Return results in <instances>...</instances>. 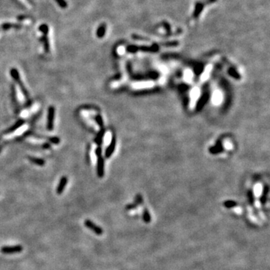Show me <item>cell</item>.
Listing matches in <instances>:
<instances>
[{
  "instance_id": "cell-1",
  "label": "cell",
  "mask_w": 270,
  "mask_h": 270,
  "mask_svg": "<svg viewBox=\"0 0 270 270\" xmlns=\"http://www.w3.org/2000/svg\"><path fill=\"white\" fill-rule=\"evenodd\" d=\"M10 74L12 75V77L14 78V80L16 81V83L19 85L20 86V90H21L23 94L24 95V96L26 97V98H29V94H28V92L26 91V89L25 88V86H23V84L22 83L21 80H20V74L18 72V71L16 69H12L10 71Z\"/></svg>"
},
{
  "instance_id": "cell-2",
  "label": "cell",
  "mask_w": 270,
  "mask_h": 270,
  "mask_svg": "<svg viewBox=\"0 0 270 270\" xmlns=\"http://www.w3.org/2000/svg\"><path fill=\"white\" fill-rule=\"evenodd\" d=\"M55 108L50 106L47 110V130L53 131L54 128V119H55Z\"/></svg>"
},
{
  "instance_id": "cell-3",
  "label": "cell",
  "mask_w": 270,
  "mask_h": 270,
  "mask_svg": "<svg viewBox=\"0 0 270 270\" xmlns=\"http://www.w3.org/2000/svg\"><path fill=\"white\" fill-rule=\"evenodd\" d=\"M23 249V246L20 245L14 246H3L1 248V252L4 254H14L21 252Z\"/></svg>"
},
{
  "instance_id": "cell-4",
  "label": "cell",
  "mask_w": 270,
  "mask_h": 270,
  "mask_svg": "<svg viewBox=\"0 0 270 270\" xmlns=\"http://www.w3.org/2000/svg\"><path fill=\"white\" fill-rule=\"evenodd\" d=\"M84 225L86 227L88 228V229L91 230L92 231H93L96 235H98V236H101L104 233V230H103L102 228L101 227H99L98 225H95V224L92 221L89 219H86V221H84Z\"/></svg>"
},
{
  "instance_id": "cell-5",
  "label": "cell",
  "mask_w": 270,
  "mask_h": 270,
  "mask_svg": "<svg viewBox=\"0 0 270 270\" xmlns=\"http://www.w3.org/2000/svg\"><path fill=\"white\" fill-rule=\"evenodd\" d=\"M216 0H204L203 3L201 2H197V5H196V8L195 11H194V17H196L199 16V14H200V12L202 11L203 8L205 5L206 4H209V3H212V2H215Z\"/></svg>"
},
{
  "instance_id": "cell-6",
  "label": "cell",
  "mask_w": 270,
  "mask_h": 270,
  "mask_svg": "<svg viewBox=\"0 0 270 270\" xmlns=\"http://www.w3.org/2000/svg\"><path fill=\"white\" fill-rule=\"evenodd\" d=\"M97 172L99 177H102L104 176V160H103L101 155H98V160H97Z\"/></svg>"
},
{
  "instance_id": "cell-7",
  "label": "cell",
  "mask_w": 270,
  "mask_h": 270,
  "mask_svg": "<svg viewBox=\"0 0 270 270\" xmlns=\"http://www.w3.org/2000/svg\"><path fill=\"white\" fill-rule=\"evenodd\" d=\"M67 183H68V178L66 176H62V178L60 179V181H59V184H58V186H57L56 188V193L58 194H62V192H63L64 189H65V186H66Z\"/></svg>"
},
{
  "instance_id": "cell-8",
  "label": "cell",
  "mask_w": 270,
  "mask_h": 270,
  "mask_svg": "<svg viewBox=\"0 0 270 270\" xmlns=\"http://www.w3.org/2000/svg\"><path fill=\"white\" fill-rule=\"evenodd\" d=\"M24 123H25V121L23 120V119H20V120H18L17 122L16 123H15L14 125L13 126H12V127H11L10 129H8V130H7L6 131H5V133H6V134L12 133V132H14V131L17 130V129H19V128L21 127L22 125H23Z\"/></svg>"
},
{
  "instance_id": "cell-9",
  "label": "cell",
  "mask_w": 270,
  "mask_h": 270,
  "mask_svg": "<svg viewBox=\"0 0 270 270\" xmlns=\"http://www.w3.org/2000/svg\"><path fill=\"white\" fill-rule=\"evenodd\" d=\"M28 158L32 163L36 165H38V166H44L45 165V161L44 159H41V158H34V157H29Z\"/></svg>"
},
{
  "instance_id": "cell-10",
  "label": "cell",
  "mask_w": 270,
  "mask_h": 270,
  "mask_svg": "<svg viewBox=\"0 0 270 270\" xmlns=\"http://www.w3.org/2000/svg\"><path fill=\"white\" fill-rule=\"evenodd\" d=\"M105 32H106V24L105 23H103V24L100 25L99 27L98 28L96 34H97L98 38H103L104 36Z\"/></svg>"
},
{
  "instance_id": "cell-11",
  "label": "cell",
  "mask_w": 270,
  "mask_h": 270,
  "mask_svg": "<svg viewBox=\"0 0 270 270\" xmlns=\"http://www.w3.org/2000/svg\"><path fill=\"white\" fill-rule=\"evenodd\" d=\"M41 41L43 43V45L44 47V51L47 53H48L50 51V43H49V38L47 37V35H43L41 37Z\"/></svg>"
},
{
  "instance_id": "cell-12",
  "label": "cell",
  "mask_w": 270,
  "mask_h": 270,
  "mask_svg": "<svg viewBox=\"0 0 270 270\" xmlns=\"http://www.w3.org/2000/svg\"><path fill=\"white\" fill-rule=\"evenodd\" d=\"M143 220L144 221V222L147 224L150 223V221H151L152 218H151V215H150V213L149 212L148 209L147 208H145L143 209Z\"/></svg>"
},
{
  "instance_id": "cell-13",
  "label": "cell",
  "mask_w": 270,
  "mask_h": 270,
  "mask_svg": "<svg viewBox=\"0 0 270 270\" xmlns=\"http://www.w3.org/2000/svg\"><path fill=\"white\" fill-rule=\"evenodd\" d=\"M114 147H115V141L113 140L110 143V145L108 147V148L106 150V157H107V158H109V157L110 156L111 154H112L114 150Z\"/></svg>"
},
{
  "instance_id": "cell-14",
  "label": "cell",
  "mask_w": 270,
  "mask_h": 270,
  "mask_svg": "<svg viewBox=\"0 0 270 270\" xmlns=\"http://www.w3.org/2000/svg\"><path fill=\"white\" fill-rule=\"evenodd\" d=\"M39 31L42 33L43 35H47L48 33H49V26H47V24H45V23L41 24L39 26Z\"/></svg>"
},
{
  "instance_id": "cell-15",
  "label": "cell",
  "mask_w": 270,
  "mask_h": 270,
  "mask_svg": "<svg viewBox=\"0 0 270 270\" xmlns=\"http://www.w3.org/2000/svg\"><path fill=\"white\" fill-rule=\"evenodd\" d=\"M14 27L19 28V27H20V26L14 24V23H4V24L2 26V28L4 30H8V29H10V28H14Z\"/></svg>"
},
{
  "instance_id": "cell-16",
  "label": "cell",
  "mask_w": 270,
  "mask_h": 270,
  "mask_svg": "<svg viewBox=\"0 0 270 270\" xmlns=\"http://www.w3.org/2000/svg\"><path fill=\"white\" fill-rule=\"evenodd\" d=\"M56 2L58 4L59 7L62 9H65V8H67L68 7V3L65 0H55Z\"/></svg>"
},
{
  "instance_id": "cell-17",
  "label": "cell",
  "mask_w": 270,
  "mask_h": 270,
  "mask_svg": "<svg viewBox=\"0 0 270 270\" xmlns=\"http://www.w3.org/2000/svg\"><path fill=\"white\" fill-rule=\"evenodd\" d=\"M224 205H225V206L226 208H233V207L237 206V204H236V202L232 201V200H227V201L225 202Z\"/></svg>"
},
{
  "instance_id": "cell-18",
  "label": "cell",
  "mask_w": 270,
  "mask_h": 270,
  "mask_svg": "<svg viewBox=\"0 0 270 270\" xmlns=\"http://www.w3.org/2000/svg\"><path fill=\"white\" fill-rule=\"evenodd\" d=\"M213 99H214V101H215V102H219V101H221V94L219 92H217L215 93V95H214V97H213Z\"/></svg>"
},
{
  "instance_id": "cell-19",
  "label": "cell",
  "mask_w": 270,
  "mask_h": 270,
  "mask_svg": "<svg viewBox=\"0 0 270 270\" xmlns=\"http://www.w3.org/2000/svg\"><path fill=\"white\" fill-rule=\"evenodd\" d=\"M137 206L135 204H129V205H128L127 206L125 207V209L127 210V211H130V210H132V209H135Z\"/></svg>"
},
{
  "instance_id": "cell-20",
  "label": "cell",
  "mask_w": 270,
  "mask_h": 270,
  "mask_svg": "<svg viewBox=\"0 0 270 270\" xmlns=\"http://www.w3.org/2000/svg\"><path fill=\"white\" fill-rule=\"evenodd\" d=\"M95 120H96V122H98V125H99L100 126H101V127H102V125H103L102 119H101V117L100 116H96Z\"/></svg>"
},
{
  "instance_id": "cell-21",
  "label": "cell",
  "mask_w": 270,
  "mask_h": 270,
  "mask_svg": "<svg viewBox=\"0 0 270 270\" xmlns=\"http://www.w3.org/2000/svg\"><path fill=\"white\" fill-rule=\"evenodd\" d=\"M49 140H50V141L52 142V143H55V144H58V143L60 142V140H59V139L58 138V137H51Z\"/></svg>"
}]
</instances>
